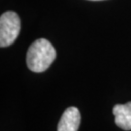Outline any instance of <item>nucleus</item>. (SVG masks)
<instances>
[{
    "label": "nucleus",
    "mask_w": 131,
    "mask_h": 131,
    "mask_svg": "<svg viewBox=\"0 0 131 131\" xmlns=\"http://www.w3.org/2000/svg\"><path fill=\"white\" fill-rule=\"evenodd\" d=\"M56 57V52L51 42L40 38L31 44L26 53L27 67L35 73L46 71Z\"/></svg>",
    "instance_id": "nucleus-1"
},
{
    "label": "nucleus",
    "mask_w": 131,
    "mask_h": 131,
    "mask_svg": "<svg viewBox=\"0 0 131 131\" xmlns=\"http://www.w3.org/2000/svg\"><path fill=\"white\" fill-rule=\"evenodd\" d=\"M20 31V19L17 13L8 11L0 17V47L11 46Z\"/></svg>",
    "instance_id": "nucleus-2"
},
{
    "label": "nucleus",
    "mask_w": 131,
    "mask_h": 131,
    "mask_svg": "<svg viewBox=\"0 0 131 131\" xmlns=\"http://www.w3.org/2000/svg\"><path fill=\"white\" fill-rule=\"evenodd\" d=\"M81 122V114L78 108H67L62 114L58 125L57 131H78Z\"/></svg>",
    "instance_id": "nucleus-3"
},
{
    "label": "nucleus",
    "mask_w": 131,
    "mask_h": 131,
    "mask_svg": "<svg viewBox=\"0 0 131 131\" xmlns=\"http://www.w3.org/2000/svg\"><path fill=\"white\" fill-rule=\"evenodd\" d=\"M115 122L123 130H131V102L117 104L113 108Z\"/></svg>",
    "instance_id": "nucleus-4"
},
{
    "label": "nucleus",
    "mask_w": 131,
    "mask_h": 131,
    "mask_svg": "<svg viewBox=\"0 0 131 131\" xmlns=\"http://www.w3.org/2000/svg\"><path fill=\"white\" fill-rule=\"evenodd\" d=\"M91 1H100V0H91Z\"/></svg>",
    "instance_id": "nucleus-5"
}]
</instances>
